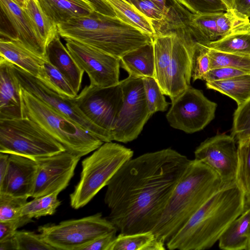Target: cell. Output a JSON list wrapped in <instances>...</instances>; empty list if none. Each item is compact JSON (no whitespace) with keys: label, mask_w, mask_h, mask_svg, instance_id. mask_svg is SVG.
<instances>
[{"label":"cell","mask_w":250,"mask_h":250,"mask_svg":"<svg viewBox=\"0 0 250 250\" xmlns=\"http://www.w3.org/2000/svg\"><path fill=\"white\" fill-rule=\"evenodd\" d=\"M190 160L170 148L126 162L108 182L104 201L120 233L152 231Z\"/></svg>","instance_id":"1"},{"label":"cell","mask_w":250,"mask_h":250,"mask_svg":"<svg viewBox=\"0 0 250 250\" xmlns=\"http://www.w3.org/2000/svg\"><path fill=\"white\" fill-rule=\"evenodd\" d=\"M246 208V194L236 182L215 193L166 244L170 250L211 248Z\"/></svg>","instance_id":"2"},{"label":"cell","mask_w":250,"mask_h":250,"mask_svg":"<svg viewBox=\"0 0 250 250\" xmlns=\"http://www.w3.org/2000/svg\"><path fill=\"white\" fill-rule=\"evenodd\" d=\"M231 184L224 183L206 164L190 160L152 231L166 244L215 193Z\"/></svg>","instance_id":"3"},{"label":"cell","mask_w":250,"mask_h":250,"mask_svg":"<svg viewBox=\"0 0 250 250\" xmlns=\"http://www.w3.org/2000/svg\"><path fill=\"white\" fill-rule=\"evenodd\" d=\"M64 39L75 40L118 59L152 42V38L117 17L93 11L57 25Z\"/></svg>","instance_id":"4"},{"label":"cell","mask_w":250,"mask_h":250,"mask_svg":"<svg viewBox=\"0 0 250 250\" xmlns=\"http://www.w3.org/2000/svg\"><path fill=\"white\" fill-rule=\"evenodd\" d=\"M21 96L24 117L40 125L66 151L82 157L95 151L104 143L21 87Z\"/></svg>","instance_id":"5"},{"label":"cell","mask_w":250,"mask_h":250,"mask_svg":"<svg viewBox=\"0 0 250 250\" xmlns=\"http://www.w3.org/2000/svg\"><path fill=\"white\" fill-rule=\"evenodd\" d=\"M133 155L130 148L109 142L84 159L79 182L70 195L71 207L79 209L87 204Z\"/></svg>","instance_id":"6"},{"label":"cell","mask_w":250,"mask_h":250,"mask_svg":"<svg viewBox=\"0 0 250 250\" xmlns=\"http://www.w3.org/2000/svg\"><path fill=\"white\" fill-rule=\"evenodd\" d=\"M65 151L61 143L26 117L0 120V152L35 159Z\"/></svg>","instance_id":"7"},{"label":"cell","mask_w":250,"mask_h":250,"mask_svg":"<svg viewBox=\"0 0 250 250\" xmlns=\"http://www.w3.org/2000/svg\"><path fill=\"white\" fill-rule=\"evenodd\" d=\"M115 230L117 229L113 224L101 213L38 228L46 243L55 250H80L99 237Z\"/></svg>","instance_id":"8"},{"label":"cell","mask_w":250,"mask_h":250,"mask_svg":"<svg viewBox=\"0 0 250 250\" xmlns=\"http://www.w3.org/2000/svg\"><path fill=\"white\" fill-rule=\"evenodd\" d=\"M121 107L112 130L113 140L127 143L137 138L152 114L149 112L141 78L128 76L120 81Z\"/></svg>","instance_id":"9"},{"label":"cell","mask_w":250,"mask_h":250,"mask_svg":"<svg viewBox=\"0 0 250 250\" xmlns=\"http://www.w3.org/2000/svg\"><path fill=\"white\" fill-rule=\"evenodd\" d=\"M73 100L89 120L113 141L112 130L123 101L120 82L105 87L89 84Z\"/></svg>","instance_id":"10"},{"label":"cell","mask_w":250,"mask_h":250,"mask_svg":"<svg viewBox=\"0 0 250 250\" xmlns=\"http://www.w3.org/2000/svg\"><path fill=\"white\" fill-rule=\"evenodd\" d=\"M12 67L22 88L54 110L73 120L104 143L112 141L107 134L93 124L83 114L75 103L73 98L61 95L40 79L18 66L12 64Z\"/></svg>","instance_id":"11"},{"label":"cell","mask_w":250,"mask_h":250,"mask_svg":"<svg viewBox=\"0 0 250 250\" xmlns=\"http://www.w3.org/2000/svg\"><path fill=\"white\" fill-rule=\"evenodd\" d=\"M217 104L190 85L175 100L166 114L169 125L187 133L203 129L214 119Z\"/></svg>","instance_id":"12"},{"label":"cell","mask_w":250,"mask_h":250,"mask_svg":"<svg viewBox=\"0 0 250 250\" xmlns=\"http://www.w3.org/2000/svg\"><path fill=\"white\" fill-rule=\"evenodd\" d=\"M64 40L75 61L87 74L90 84L105 87L120 83L119 59L79 42Z\"/></svg>","instance_id":"13"},{"label":"cell","mask_w":250,"mask_h":250,"mask_svg":"<svg viewBox=\"0 0 250 250\" xmlns=\"http://www.w3.org/2000/svg\"><path fill=\"white\" fill-rule=\"evenodd\" d=\"M0 38L14 41L46 60L45 42L25 10L12 0H0Z\"/></svg>","instance_id":"14"},{"label":"cell","mask_w":250,"mask_h":250,"mask_svg":"<svg viewBox=\"0 0 250 250\" xmlns=\"http://www.w3.org/2000/svg\"><path fill=\"white\" fill-rule=\"evenodd\" d=\"M232 135L219 134L197 146L194 159L212 169L225 184L236 182L238 164L237 144Z\"/></svg>","instance_id":"15"},{"label":"cell","mask_w":250,"mask_h":250,"mask_svg":"<svg viewBox=\"0 0 250 250\" xmlns=\"http://www.w3.org/2000/svg\"><path fill=\"white\" fill-rule=\"evenodd\" d=\"M81 157L67 151L35 160L38 172L31 197L60 192L68 185Z\"/></svg>","instance_id":"16"},{"label":"cell","mask_w":250,"mask_h":250,"mask_svg":"<svg viewBox=\"0 0 250 250\" xmlns=\"http://www.w3.org/2000/svg\"><path fill=\"white\" fill-rule=\"evenodd\" d=\"M168 32L174 34L168 77V96L172 102L190 85L192 58L196 42L187 25L177 27L167 32Z\"/></svg>","instance_id":"17"},{"label":"cell","mask_w":250,"mask_h":250,"mask_svg":"<svg viewBox=\"0 0 250 250\" xmlns=\"http://www.w3.org/2000/svg\"><path fill=\"white\" fill-rule=\"evenodd\" d=\"M38 172L34 159L11 154L6 175L0 182V193L31 197Z\"/></svg>","instance_id":"18"},{"label":"cell","mask_w":250,"mask_h":250,"mask_svg":"<svg viewBox=\"0 0 250 250\" xmlns=\"http://www.w3.org/2000/svg\"><path fill=\"white\" fill-rule=\"evenodd\" d=\"M24 117L21 87L12 64L0 58V120Z\"/></svg>","instance_id":"19"},{"label":"cell","mask_w":250,"mask_h":250,"mask_svg":"<svg viewBox=\"0 0 250 250\" xmlns=\"http://www.w3.org/2000/svg\"><path fill=\"white\" fill-rule=\"evenodd\" d=\"M58 32L46 45V60L66 78L78 94L84 72L75 61L67 48L61 42Z\"/></svg>","instance_id":"20"},{"label":"cell","mask_w":250,"mask_h":250,"mask_svg":"<svg viewBox=\"0 0 250 250\" xmlns=\"http://www.w3.org/2000/svg\"><path fill=\"white\" fill-rule=\"evenodd\" d=\"M0 55L33 76L41 80L44 79V62L46 60L17 42L0 38Z\"/></svg>","instance_id":"21"},{"label":"cell","mask_w":250,"mask_h":250,"mask_svg":"<svg viewBox=\"0 0 250 250\" xmlns=\"http://www.w3.org/2000/svg\"><path fill=\"white\" fill-rule=\"evenodd\" d=\"M47 17L56 25L85 16L94 11L83 0H36Z\"/></svg>","instance_id":"22"},{"label":"cell","mask_w":250,"mask_h":250,"mask_svg":"<svg viewBox=\"0 0 250 250\" xmlns=\"http://www.w3.org/2000/svg\"><path fill=\"white\" fill-rule=\"evenodd\" d=\"M174 34L168 32L152 39L154 58V78L165 95L168 96L169 71L172 57Z\"/></svg>","instance_id":"23"},{"label":"cell","mask_w":250,"mask_h":250,"mask_svg":"<svg viewBox=\"0 0 250 250\" xmlns=\"http://www.w3.org/2000/svg\"><path fill=\"white\" fill-rule=\"evenodd\" d=\"M250 237V206L227 227L218 240L224 250H248Z\"/></svg>","instance_id":"24"},{"label":"cell","mask_w":250,"mask_h":250,"mask_svg":"<svg viewBox=\"0 0 250 250\" xmlns=\"http://www.w3.org/2000/svg\"><path fill=\"white\" fill-rule=\"evenodd\" d=\"M120 66L129 76L141 78L154 77V58L153 42L134 49L120 59Z\"/></svg>","instance_id":"25"},{"label":"cell","mask_w":250,"mask_h":250,"mask_svg":"<svg viewBox=\"0 0 250 250\" xmlns=\"http://www.w3.org/2000/svg\"><path fill=\"white\" fill-rule=\"evenodd\" d=\"M165 245L152 231L130 234L120 233L107 250H165Z\"/></svg>","instance_id":"26"},{"label":"cell","mask_w":250,"mask_h":250,"mask_svg":"<svg viewBox=\"0 0 250 250\" xmlns=\"http://www.w3.org/2000/svg\"><path fill=\"white\" fill-rule=\"evenodd\" d=\"M206 85L208 89L231 98L238 106L250 99V73L224 80L206 82Z\"/></svg>","instance_id":"27"},{"label":"cell","mask_w":250,"mask_h":250,"mask_svg":"<svg viewBox=\"0 0 250 250\" xmlns=\"http://www.w3.org/2000/svg\"><path fill=\"white\" fill-rule=\"evenodd\" d=\"M113 9L117 17L151 36H156L152 21L125 0H104Z\"/></svg>","instance_id":"28"},{"label":"cell","mask_w":250,"mask_h":250,"mask_svg":"<svg viewBox=\"0 0 250 250\" xmlns=\"http://www.w3.org/2000/svg\"><path fill=\"white\" fill-rule=\"evenodd\" d=\"M217 13L191 14L187 24L196 42L204 44L219 39Z\"/></svg>","instance_id":"29"},{"label":"cell","mask_w":250,"mask_h":250,"mask_svg":"<svg viewBox=\"0 0 250 250\" xmlns=\"http://www.w3.org/2000/svg\"><path fill=\"white\" fill-rule=\"evenodd\" d=\"M133 5L152 22L156 35L167 25L169 15L181 10L170 11L154 0H125Z\"/></svg>","instance_id":"30"},{"label":"cell","mask_w":250,"mask_h":250,"mask_svg":"<svg viewBox=\"0 0 250 250\" xmlns=\"http://www.w3.org/2000/svg\"><path fill=\"white\" fill-rule=\"evenodd\" d=\"M219 39L228 35L250 31V20L234 8L217 13Z\"/></svg>","instance_id":"31"},{"label":"cell","mask_w":250,"mask_h":250,"mask_svg":"<svg viewBox=\"0 0 250 250\" xmlns=\"http://www.w3.org/2000/svg\"><path fill=\"white\" fill-rule=\"evenodd\" d=\"M203 44L217 51L250 56V31L230 34Z\"/></svg>","instance_id":"32"},{"label":"cell","mask_w":250,"mask_h":250,"mask_svg":"<svg viewBox=\"0 0 250 250\" xmlns=\"http://www.w3.org/2000/svg\"><path fill=\"white\" fill-rule=\"evenodd\" d=\"M59 193V192H55L47 195L34 198V199L27 202L22 208L21 216L32 219L53 215L61 205V201L58 199Z\"/></svg>","instance_id":"33"},{"label":"cell","mask_w":250,"mask_h":250,"mask_svg":"<svg viewBox=\"0 0 250 250\" xmlns=\"http://www.w3.org/2000/svg\"><path fill=\"white\" fill-rule=\"evenodd\" d=\"M46 44L58 32L54 23L41 9L36 0H28L24 8Z\"/></svg>","instance_id":"34"},{"label":"cell","mask_w":250,"mask_h":250,"mask_svg":"<svg viewBox=\"0 0 250 250\" xmlns=\"http://www.w3.org/2000/svg\"><path fill=\"white\" fill-rule=\"evenodd\" d=\"M238 164L236 182L245 192L250 195V139L237 141Z\"/></svg>","instance_id":"35"},{"label":"cell","mask_w":250,"mask_h":250,"mask_svg":"<svg viewBox=\"0 0 250 250\" xmlns=\"http://www.w3.org/2000/svg\"><path fill=\"white\" fill-rule=\"evenodd\" d=\"M206 47L210 59V69L227 67L250 72V56L221 52Z\"/></svg>","instance_id":"36"},{"label":"cell","mask_w":250,"mask_h":250,"mask_svg":"<svg viewBox=\"0 0 250 250\" xmlns=\"http://www.w3.org/2000/svg\"><path fill=\"white\" fill-rule=\"evenodd\" d=\"M44 69L45 76L42 81L46 84L63 96L74 98L77 96L66 78L47 60L44 62Z\"/></svg>","instance_id":"37"},{"label":"cell","mask_w":250,"mask_h":250,"mask_svg":"<svg viewBox=\"0 0 250 250\" xmlns=\"http://www.w3.org/2000/svg\"><path fill=\"white\" fill-rule=\"evenodd\" d=\"M146 100L149 112L153 115L157 112L165 111L169 104L154 77L142 78Z\"/></svg>","instance_id":"38"},{"label":"cell","mask_w":250,"mask_h":250,"mask_svg":"<svg viewBox=\"0 0 250 250\" xmlns=\"http://www.w3.org/2000/svg\"><path fill=\"white\" fill-rule=\"evenodd\" d=\"M238 141L250 136V99L238 106L234 113L231 135Z\"/></svg>","instance_id":"39"},{"label":"cell","mask_w":250,"mask_h":250,"mask_svg":"<svg viewBox=\"0 0 250 250\" xmlns=\"http://www.w3.org/2000/svg\"><path fill=\"white\" fill-rule=\"evenodd\" d=\"M28 196H15L0 193V221L21 217L22 208L27 203Z\"/></svg>","instance_id":"40"},{"label":"cell","mask_w":250,"mask_h":250,"mask_svg":"<svg viewBox=\"0 0 250 250\" xmlns=\"http://www.w3.org/2000/svg\"><path fill=\"white\" fill-rule=\"evenodd\" d=\"M193 14L202 15L224 12L228 7L221 0H176Z\"/></svg>","instance_id":"41"},{"label":"cell","mask_w":250,"mask_h":250,"mask_svg":"<svg viewBox=\"0 0 250 250\" xmlns=\"http://www.w3.org/2000/svg\"><path fill=\"white\" fill-rule=\"evenodd\" d=\"M17 250H53L40 234L26 230H17L13 235Z\"/></svg>","instance_id":"42"},{"label":"cell","mask_w":250,"mask_h":250,"mask_svg":"<svg viewBox=\"0 0 250 250\" xmlns=\"http://www.w3.org/2000/svg\"><path fill=\"white\" fill-rule=\"evenodd\" d=\"M210 70V59L208 48L204 44L196 42L192 58L191 78L193 81L203 80Z\"/></svg>","instance_id":"43"},{"label":"cell","mask_w":250,"mask_h":250,"mask_svg":"<svg viewBox=\"0 0 250 250\" xmlns=\"http://www.w3.org/2000/svg\"><path fill=\"white\" fill-rule=\"evenodd\" d=\"M250 73L249 71L231 67H218L210 69L204 76L203 80L206 82L224 80Z\"/></svg>","instance_id":"44"},{"label":"cell","mask_w":250,"mask_h":250,"mask_svg":"<svg viewBox=\"0 0 250 250\" xmlns=\"http://www.w3.org/2000/svg\"><path fill=\"white\" fill-rule=\"evenodd\" d=\"M32 222L25 216L6 221H0V242L14 235L17 229Z\"/></svg>","instance_id":"45"},{"label":"cell","mask_w":250,"mask_h":250,"mask_svg":"<svg viewBox=\"0 0 250 250\" xmlns=\"http://www.w3.org/2000/svg\"><path fill=\"white\" fill-rule=\"evenodd\" d=\"M117 230L104 234L82 247L80 250H107L108 247L116 237Z\"/></svg>","instance_id":"46"},{"label":"cell","mask_w":250,"mask_h":250,"mask_svg":"<svg viewBox=\"0 0 250 250\" xmlns=\"http://www.w3.org/2000/svg\"><path fill=\"white\" fill-rule=\"evenodd\" d=\"M88 3L94 11L101 14L116 17L112 8L104 0H83Z\"/></svg>","instance_id":"47"},{"label":"cell","mask_w":250,"mask_h":250,"mask_svg":"<svg viewBox=\"0 0 250 250\" xmlns=\"http://www.w3.org/2000/svg\"><path fill=\"white\" fill-rule=\"evenodd\" d=\"M233 8L250 19V0H233Z\"/></svg>","instance_id":"48"},{"label":"cell","mask_w":250,"mask_h":250,"mask_svg":"<svg viewBox=\"0 0 250 250\" xmlns=\"http://www.w3.org/2000/svg\"><path fill=\"white\" fill-rule=\"evenodd\" d=\"M9 154L0 152V182H2L7 173L9 165Z\"/></svg>","instance_id":"49"},{"label":"cell","mask_w":250,"mask_h":250,"mask_svg":"<svg viewBox=\"0 0 250 250\" xmlns=\"http://www.w3.org/2000/svg\"><path fill=\"white\" fill-rule=\"evenodd\" d=\"M166 7L170 11L180 10L184 9L182 5L178 2L176 0H154Z\"/></svg>","instance_id":"50"},{"label":"cell","mask_w":250,"mask_h":250,"mask_svg":"<svg viewBox=\"0 0 250 250\" xmlns=\"http://www.w3.org/2000/svg\"><path fill=\"white\" fill-rule=\"evenodd\" d=\"M17 250L13 236L0 242V250Z\"/></svg>","instance_id":"51"},{"label":"cell","mask_w":250,"mask_h":250,"mask_svg":"<svg viewBox=\"0 0 250 250\" xmlns=\"http://www.w3.org/2000/svg\"><path fill=\"white\" fill-rule=\"evenodd\" d=\"M21 8L24 9L26 7L28 0H12Z\"/></svg>","instance_id":"52"},{"label":"cell","mask_w":250,"mask_h":250,"mask_svg":"<svg viewBox=\"0 0 250 250\" xmlns=\"http://www.w3.org/2000/svg\"><path fill=\"white\" fill-rule=\"evenodd\" d=\"M228 7V9L233 8V0H221Z\"/></svg>","instance_id":"53"},{"label":"cell","mask_w":250,"mask_h":250,"mask_svg":"<svg viewBox=\"0 0 250 250\" xmlns=\"http://www.w3.org/2000/svg\"><path fill=\"white\" fill-rule=\"evenodd\" d=\"M246 206H250V195H246Z\"/></svg>","instance_id":"54"},{"label":"cell","mask_w":250,"mask_h":250,"mask_svg":"<svg viewBox=\"0 0 250 250\" xmlns=\"http://www.w3.org/2000/svg\"><path fill=\"white\" fill-rule=\"evenodd\" d=\"M248 250H250V240H249V243Z\"/></svg>","instance_id":"55"},{"label":"cell","mask_w":250,"mask_h":250,"mask_svg":"<svg viewBox=\"0 0 250 250\" xmlns=\"http://www.w3.org/2000/svg\"><path fill=\"white\" fill-rule=\"evenodd\" d=\"M249 138H250V137H249Z\"/></svg>","instance_id":"56"}]
</instances>
